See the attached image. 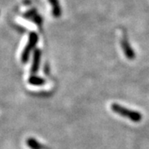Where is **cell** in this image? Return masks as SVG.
Returning a JSON list of instances; mask_svg holds the SVG:
<instances>
[{
  "label": "cell",
  "instance_id": "2",
  "mask_svg": "<svg viewBox=\"0 0 149 149\" xmlns=\"http://www.w3.org/2000/svg\"><path fill=\"white\" fill-rule=\"evenodd\" d=\"M37 37L32 33L31 34V36L29 37V41H28V43L27 44V47H25L24 51L22 52V63H26L28 60V57H29V55H30V52L32 51V49L33 48V47L35 46V44L37 43Z\"/></svg>",
  "mask_w": 149,
  "mask_h": 149
},
{
  "label": "cell",
  "instance_id": "1",
  "mask_svg": "<svg viewBox=\"0 0 149 149\" xmlns=\"http://www.w3.org/2000/svg\"><path fill=\"white\" fill-rule=\"evenodd\" d=\"M111 109L115 113H118V114L121 115L123 117L127 118L130 119L133 122L139 123L143 118L142 114L139 112L127 109V108L121 106L120 104H112Z\"/></svg>",
  "mask_w": 149,
  "mask_h": 149
},
{
  "label": "cell",
  "instance_id": "4",
  "mask_svg": "<svg viewBox=\"0 0 149 149\" xmlns=\"http://www.w3.org/2000/svg\"><path fill=\"white\" fill-rule=\"evenodd\" d=\"M28 83L30 85H35V86H39V85H42L46 83V81L44 79L38 77V76H31L28 79Z\"/></svg>",
  "mask_w": 149,
  "mask_h": 149
},
{
  "label": "cell",
  "instance_id": "3",
  "mask_svg": "<svg viewBox=\"0 0 149 149\" xmlns=\"http://www.w3.org/2000/svg\"><path fill=\"white\" fill-rule=\"evenodd\" d=\"M40 57H41V52L39 50H37L35 52L34 56H33V62H32V72L36 73L38 68H39V64H40Z\"/></svg>",
  "mask_w": 149,
  "mask_h": 149
},
{
  "label": "cell",
  "instance_id": "5",
  "mask_svg": "<svg viewBox=\"0 0 149 149\" xmlns=\"http://www.w3.org/2000/svg\"><path fill=\"white\" fill-rule=\"evenodd\" d=\"M27 144L31 149H42V145L34 139H27Z\"/></svg>",
  "mask_w": 149,
  "mask_h": 149
}]
</instances>
